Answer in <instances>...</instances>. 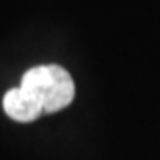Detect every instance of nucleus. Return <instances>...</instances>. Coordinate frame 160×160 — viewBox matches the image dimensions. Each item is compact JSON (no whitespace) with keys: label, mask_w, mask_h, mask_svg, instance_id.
<instances>
[{"label":"nucleus","mask_w":160,"mask_h":160,"mask_svg":"<svg viewBox=\"0 0 160 160\" xmlns=\"http://www.w3.org/2000/svg\"><path fill=\"white\" fill-rule=\"evenodd\" d=\"M21 89L42 108V114H52L72 104L75 85L72 75L62 66L44 64L27 70L21 77Z\"/></svg>","instance_id":"obj_1"},{"label":"nucleus","mask_w":160,"mask_h":160,"mask_svg":"<svg viewBox=\"0 0 160 160\" xmlns=\"http://www.w3.org/2000/svg\"><path fill=\"white\" fill-rule=\"evenodd\" d=\"M2 106H4V112L12 120L23 122V123L37 120L42 114V108L21 87H16V89L8 91L4 95V98H2Z\"/></svg>","instance_id":"obj_2"}]
</instances>
